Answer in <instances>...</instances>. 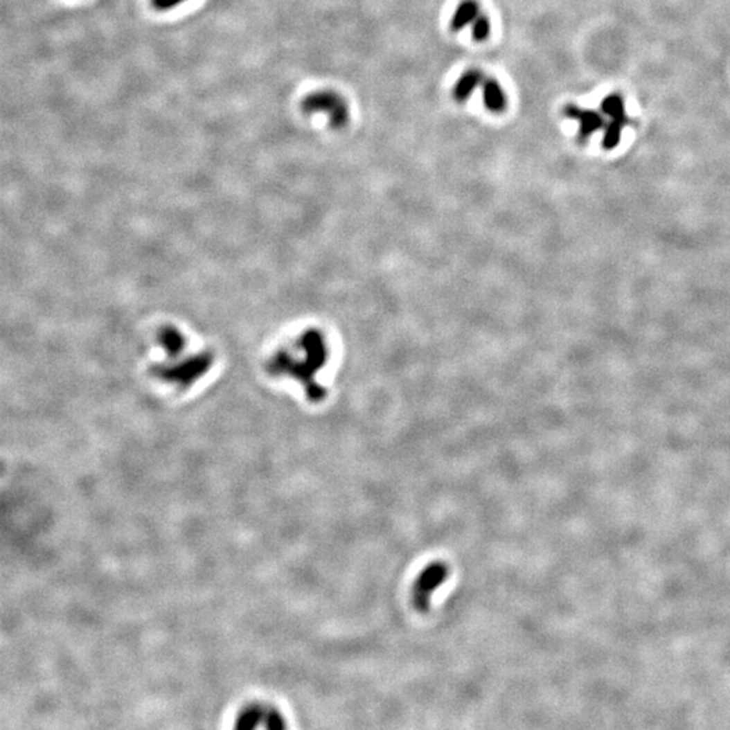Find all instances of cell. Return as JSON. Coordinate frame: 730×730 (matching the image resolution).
I'll return each instance as SVG.
<instances>
[{
    "label": "cell",
    "mask_w": 730,
    "mask_h": 730,
    "mask_svg": "<svg viewBox=\"0 0 730 730\" xmlns=\"http://www.w3.org/2000/svg\"><path fill=\"white\" fill-rule=\"evenodd\" d=\"M186 1H188V0H150L153 8L157 10V11H161V12L170 11V10L179 7L180 4L186 3Z\"/></svg>",
    "instance_id": "obj_10"
},
{
    "label": "cell",
    "mask_w": 730,
    "mask_h": 730,
    "mask_svg": "<svg viewBox=\"0 0 730 730\" xmlns=\"http://www.w3.org/2000/svg\"><path fill=\"white\" fill-rule=\"evenodd\" d=\"M483 102L488 112L499 114L505 112L507 107V98L505 89L501 83L492 78H488L483 82Z\"/></svg>",
    "instance_id": "obj_4"
},
{
    "label": "cell",
    "mask_w": 730,
    "mask_h": 730,
    "mask_svg": "<svg viewBox=\"0 0 730 730\" xmlns=\"http://www.w3.org/2000/svg\"><path fill=\"white\" fill-rule=\"evenodd\" d=\"M448 576L449 565L443 560L429 562L422 569L411 587V603L417 612L429 610L431 595L447 582Z\"/></svg>",
    "instance_id": "obj_2"
},
{
    "label": "cell",
    "mask_w": 730,
    "mask_h": 730,
    "mask_svg": "<svg viewBox=\"0 0 730 730\" xmlns=\"http://www.w3.org/2000/svg\"><path fill=\"white\" fill-rule=\"evenodd\" d=\"M301 109L308 115L318 113L328 115L329 125L337 130L345 127L350 118L346 100L333 89L312 91L302 99Z\"/></svg>",
    "instance_id": "obj_1"
},
{
    "label": "cell",
    "mask_w": 730,
    "mask_h": 730,
    "mask_svg": "<svg viewBox=\"0 0 730 730\" xmlns=\"http://www.w3.org/2000/svg\"><path fill=\"white\" fill-rule=\"evenodd\" d=\"M491 22L487 15H479L472 24V38L477 42H483L490 37Z\"/></svg>",
    "instance_id": "obj_9"
},
{
    "label": "cell",
    "mask_w": 730,
    "mask_h": 730,
    "mask_svg": "<svg viewBox=\"0 0 730 730\" xmlns=\"http://www.w3.org/2000/svg\"><path fill=\"white\" fill-rule=\"evenodd\" d=\"M564 115L579 122V140L582 142L589 140L594 133L605 126V121L600 114L592 110H583L576 105H567L564 107Z\"/></svg>",
    "instance_id": "obj_3"
},
{
    "label": "cell",
    "mask_w": 730,
    "mask_h": 730,
    "mask_svg": "<svg viewBox=\"0 0 730 730\" xmlns=\"http://www.w3.org/2000/svg\"><path fill=\"white\" fill-rule=\"evenodd\" d=\"M483 80V73L480 69L477 68H471L468 71H465L460 79L456 82V84L453 87V98L454 100L457 102H465L475 91V88H478L479 85Z\"/></svg>",
    "instance_id": "obj_5"
},
{
    "label": "cell",
    "mask_w": 730,
    "mask_h": 730,
    "mask_svg": "<svg viewBox=\"0 0 730 730\" xmlns=\"http://www.w3.org/2000/svg\"><path fill=\"white\" fill-rule=\"evenodd\" d=\"M623 126H625V123L618 122V121H612L606 126L605 136H603V140H602V148L605 150H613V149L617 148L618 143L621 142Z\"/></svg>",
    "instance_id": "obj_8"
},
{
    "label": "cell",
    "mask_w": 730,
    "mask_h": 730,
    "mask_svg": "<svg viewBox=\"0 0 730 730\" xmlns=\"http://www.w3.org/2000/svg\"><path fill=\"white\" fill-rule=\"evenodd\" d=\"M602 113L612 118V121H618L622 123H627V116L625 110V102L621 95L618 94H610L607 95L600 105Z\"/></svg>",
    "instance_id": "obj_7"
},
{
    "label": "cell",
    "mask_w": 730,
    "mask_h": 730,
    "mask_svg": "<svg viewBox=\"0 0 730 730\" xmlns=\"http://www.w3.org/2000/svg\"><path fill=\"white\" fill-rule=\"evenodd\" d=\"M479 3L477 0H463L450 21V28L453 31H460L470 24H474V21L478 18Z\"/></svg>",
    "instance_id": "obj_6"
}]
</instances>
